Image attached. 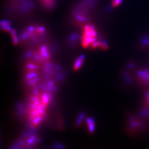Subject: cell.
Listing matches in <instances>:
<instances>
[{"label": "cell", "instance_id": "obj_3", "mask_svg": "<svg viewBox=\"0 0 149 149\" xmlns=\"http://www.w3.org/2000/svg\"><path fill=\"white\" fill-rule=\"evenodd\" d=\"M40 3L47 10L53 8L56 4V0H39Z\"/></svg>", "mask_w": 149, "mask_h": 149}, {"label": "cell", "instance_id": "obj_4", "mask_svg": "<svg viewBox=\"0 0 149 149\" xmlns=\"http://www.w3.org/2000/svg\"><path fill=\"white\" fill-rule=\"evenodd\" d=\"M139 76L144 82H149V70H142L139 72Z\"/></svg>", "mask_w": 149, "mask_h": 149}, {"label": "cell", "instance_id": "obj_5", "mask_svg": "<svg viewBox=\"0 0 149 149\" xmlns=\"http://www.w3.org/2000/svg\"><path fill=\"white\" fill-rule=\"evenodd\" d=\"M93 122H94L92 120L88 119L87 120V123H88L89 129L91 132H92L94 130V124Z\"/></svg>", "mask_w": 149, "mask_h": 149}, {"label": "cell", "instance_id": "obj_8", "mask_svg": "<svg viewBox=\"0 0 149 149\" xmlns=\"http://www.w3.org/2000/svg\"><path fill=\"white\" fill-rule=\"evenodd\" d=\"M142 42L143 44H149V37H146L142 40Z\"/></svg>", "mask_w": 149, "mask_h": 149}, {"label": "cell", "instance_id": "obj_2", "mask_svg": "<svg viewBox=\"0 0 149 149\" xmlns=\"http://www.w3.org/2000/svg\"><path fill=\"white\" fill-rule=\"evenodd\" d=\"M45 29L42 26L33 25L28 27L22 33L23 39H36L45 34Z\"/></svg>", "mask_w": 149, "mask_h": 149}, {"label": "cell", "instance_id": "obj_6", "mask_svg": "<svg viewBox=\"0 0 149 149\" xmlns=\"http://www.w3.org/2000/svg\"><path fill=\"white\" fill-rule=\"evenodd\" d=\"M83 61V59L80 58L79 59H78V61H76L75 64L74 68L76 70L79 69L80 67L82 65V61Z\"/></svg>", "mask_w": 149, "mask_h": 149}, {"label": "cell", "instance_id": "obj_9", "mask_svg": "<svg viewBox=\"0 0 149 149\" xmlns=\"http://www.w3.org/2000/svg\"><path fill=\"white\" fill-rule=\"evenodd\" d=\"M146 101L147 104L149 105V91L147 92L146 95Z\"/></svg>", "mask_w": 149, "mask_h": 149}, {"label": "cell", "instance_id": "obj_7", "mask_svg": "<svg viewBox=\"0 0 149 149\" xmlns=\"http://www.w3.org/2000/svg\"><path fill=\"white\" fill-rule=\"evenodd\" d=\"M123 0H113L112 1V6L113 7H117L121 4Z\"/></svg>", "mask_w": 149, "mask_h": 149}, {"label": "cell", "instance_id": "obj_1", "mask_svg": "<svg viewBox=\"0 0 149 149\" xmlns=\"http://www.w3.org/2000/svg\"><path fill=\"white\" fill-rule=\"evenodd\" d=\"M81 40L82 45L85 48L92 47L98 41L97 31L94 26L90 24H86L84 26Z\"/></svg>", "mask_w": 149, "mask_h": 149}]
</instances>
